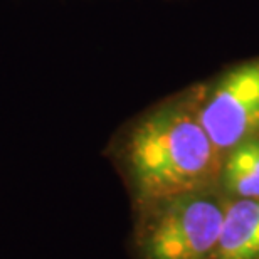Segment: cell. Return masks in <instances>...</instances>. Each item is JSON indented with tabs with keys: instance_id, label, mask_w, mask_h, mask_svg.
Here are the masks:
<instances>
[{
	"instance_id": "cell-4",
	"label": "cell",
	"mask_w": 259,
	"mask_h": 259,
	"mask_svg": "<svg viewBox=\"0 0 259 259\" xmlns=\"http://www.w3.org/2000/svg\"><path fill=\"white\" fill-rule=\"evenodd\" d=\"M210 259H259V197L229 199Z\"/></svg>"
},
{
	"instance_id": "cell-3",
	"label": "cell",
	"mask_w": 259,
	"mask_h": 259,
	"mask_svg": "<svg viewBox=\"0 0 259 259\" xmlns=\"http://www.w3.org/2000/svg\"><path fill=\"white\" fill-rule=\"evenodd\" d=\"M197 108L202 126L222 155L259 137V58L227 67L199 84Z\"/></svg>"
},
{
	"instance_id": "cell-5",
	"label": "cell",
	"mask_w": 259,
	"mask_h": 259,
	"mask_svg": "<svg viewBox=\"0 0 259 259\" xmlns=\"http://www.w3.org/2000/svg\"><path fill=\"white\" fill-rule=\"evenodd\" d=\"M217 187L229 199H257L259 137L244 140L224 153Z\"/></svg>"
},
{
	"instance_id": "cell-2",
	"label": "cell",
	"mask_w": 259,
	"mask_h": 259,
	"mask_svg": "<svg viewBox=\"0 0 259 259\" xmlns=\"http://www.w3.org/2000/svg\"><path fill=\"white\" fill-rule=\"evenodd\" d=\"M229 197L219 187L137 205L138 259H210L219 242Z\"/></svg>"
},
{
	"instance_id": "cell-1",
	"label": "cell",
	"mask_w": 259,
	"mask_h": 259,
	"mask_svg": "<svg viewBox=\"0 0 259 259\" xmlns=\"http://www.w3.org/2000/svg\"><path fill=\"white\" fill-rule=\"evenodd\" d=\"M197 103L199 84L145 110L113 142L135 207L217 187L224 155L202 126Z\"/></svg>"
}]
</instances>
